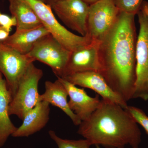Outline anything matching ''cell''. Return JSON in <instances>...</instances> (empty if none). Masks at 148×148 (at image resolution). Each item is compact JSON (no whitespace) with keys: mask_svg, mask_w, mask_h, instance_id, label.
<instances>
[{"mask_svg":"<svg viewBox=\"0 0 148 148\" xmlns=\"http://www.w3.org/2000/svg\"><path fill=\"white\" fill-rule=\"evenodd\" d=\"M135 16L119 11L114 24L99 41L98 47L100 74L127 102L133 99L136 81Z\"/></svg>","mask_w":148,"mask_h":148,"instance_id":"6da1fadb","label":"cell"},{"mask_svg":"<svg viewBox=\"0 0 148 148\" xmlns=\"http://www.w3.org/2000/svg\"><path fill=\"white\" fill-rule=\"evenodd\" d=\"M63 78L75 85L94 90L102 99L116 103L125 109L128 106L127 102L111 88L102 75L98 72L76 73Z\"/></svg>","mask_w":148,"mask_h":148,"instance_id":"8fae6325","label":"cell"},{"mask_svg":"<svg viewBox=\"0 0 148 148\" xmlns=\"http://www.w3.org/2000/svg\"><path fill=\"white\" fill-rule=\"evenodd\" d=\"M9 10L16 21V30L33 29L42 25L33 9L22 0H9Z\"/></svg>","mask_w":148,"mask_h":148,"instance_id":"e0dca14e","label":"cell"},{"mask_svg":"<svg viewBox=\"0 0 148 148\" xmlns=\"http://www.w3.org/2000/svg\"><path fill=\"white\" fill-rule=\"evenodd\" d=\"M140 31L136 46V81L134 98L148 100V16L140 10L138 14Z\"/></svg>","mask_w":148,"mask_h":148,"instance_id":"8992f818","label":"cell"},{"mask_svg":"<svg viewBox=\"0 0 148 148\" xmlns=\"http://www.w3.org/2000/svg\"><path fill=\"white\" fill-rule=\"evenodd\" d=\"M51 7L67 27L82 36L87 35L88 4L83 0H61Z\"/></svg>","mask_w":148,"mask_h":148,"instance_id":"9c48e42d","label":"cell"},{"mask_svg":"<svg viewBox=\"0 0 148 148\" xmlns=\"http://www.w3.org/2000/svg\"><path fill=\"white\" fill-rule=\"evenodd\" d=\"M16 21L15 17L9 16L7 14H0V27L10 32L12 27H16Z\"/></svg>","mask_w":148,"mask_h":148,"instance_id":"44dd1931","label":"cell"},{"mask_svg":"<svg viewBox=\"0 0 148 148\" xmlns=\"http://www.w3.org/2000/svg\"><path fill=\"white\" fill-rule=\"evenodd\" d=\"M119 11L136 15L141 10L145 0H113Z\"/></svg>","mask_w":148,"mask_h":148,"instance_id":"d6986e66","label":"cell"},{"mask_svg":"<svg viewBox=\"0 0 148 148\" xmlns=\"http://www.w3.org/2000/svg\"><path fill=\"white\" fill-rule=\"evenodd\" d=\"M43 75L42 70L34 63L29 66L12 98L9 108L10 115H14L22 120L26 114L40 102L38 84Z\"/></svg>","mask_w":148,"mask_h":148,"instance_id":"3957f363","label":"cell"},{"mask_svg":"<svg viewBox=\"0 0 148 148\" xmlns=\"http://www.w3.org/2000/svg\"><path fill=\"white\" fill-rule=\"evenodd\" d=\"M34 61L29 56L21 54L0 41V73L4 77L12 98L21 78Z\"/></svg>","mask_w":148,"mask_h":148,"instance_id":"ba28073f","label":"cell"},{"mask_svg":"<svg viewBox=\"0 0 148 148\" xmlns=\"http://www.w3.org/2000/svg\"><path fill=\"white\" fill-rule=\"evenodd\" d=\"M49 34L41 25L33 29H16L13 34L2 42L21 54L27 55L37 42Z\"/></svg>","mask_w":148,"mask_h":148,"instance_id":"9a60e30c","label":"cell"},{"mask_svg":"<svg viewBox=\"0 0 148 148\" xmlns=\"http://www.w3.org/2000/svg\"><path fill=\"white\" fill-rule=\"evenodd\" d=\"M85 2L89 5L93 3L96 2L98 1L99 0H83Z\"/></svg>","mask_w":148,"mask_h":148,"instance_id":"d4e9b609","label":"cell"},{"mask_svg":"<svg viewBox=\"0 0 148 148\" xmlns=\"http://www.w3.org/2000/svg\"><path fill=\"white\" fill-rule=\"evenodd\" d=\"M40 1H41L45 3V0H40Z\"/></svg>","mask_w":148,"mask_h":148,"instance_id":"4316f807","label":"cell"},{"mask_svg":"<svg viewBox=\"0 0 148 148\" xmlns=\"http://www.w3.org/2000/svg\"><path fill=\"white\" fill-rule=\"evenodd\" d=\"M10 32H8L5 29L0 27V41L5 40L9 36Z\"/></svg>","mask_w":148,"mask_h":148,"instance_id":"7402d4cb","label":"cell"},{"mask_svg":"<svg viewBox=\"0 0 148 148\" xmlns=\"http://www.w3.org/2000/svg\"><path fill=\"white\" fill-rule=\"evenodd\" d=\"M95 146V148H101V147H100V145H96ZM121 148V147H119V148Z\"/></svg>","mask_w":148,"mask_h":148,"instance_id":"484cf974","label":"cell"},{"mask_svg":"<svg viewBox=\"0 0 148 148\" xmlns=\"http://www.w3.org/2000/svg\"><path fill=\"white\" fill-rule=\"evenodd\" d=\"M119 12L113 0H99L89 5L86 36L100 41L114 24Z\"/></svg>","mask_w":148,"mask_h":148,"instance_id":"52a82bcc","label":"cell"},{"mask_svg":"<svg viewBox=\"0 0 148 148\" xmlns=\"http://www.w3.org/2000/svg\"><path fill=\"white\" fill-rule=\"evenodd\" d=\"M49 135L54 141L58 148H90L92 145L86 139L79 140H70L62 139L58 137L53 130L49 131Z\"/></svg>","mask_w":148,"mask_h":148,"instance_id":"ac0fdd59","label":"cell"},{"mask_svg":"<svg viewBox=\"0 0 148 148\" xmlns=\"http://www.w3.org/2000/svg\"><path fill=\"white\" fill-rule=\"evenodd\" d=\"M77 133L91 145L108 148H138L141 133L138 123L126 109L102 99L100 106L79 125Z\"/></svg>","mask_w":148,"mask_h":148,"instance_id":"7a4b0ae2","label":"cell"},{"mask_svg":"<svg viewBox=\"0 0 148 148\" xmlns=\"http://www.w3.org/2000/svg\"><path fill=\"white\" fill-rule=\"evenodd\" d=\"M141 10L144 11L145 13L147 14V16H148V2L145 1L143 3L142 5Z\"/></svg>","mask_w":148,"mask_h":148,"instance_id":"603a6c76","label":"cell"},{"mask_svg":"<svg viewBox=\"0 0 148 148\" xmlns=\"http://www.w3.org/2000/svg\"><path fill=\"white\" fill-rule=\"evenodd\" d=\"M11 99L6 82L0 73V148L4 146L17 128L10 118L9 108Z\"/></svg>","mask_w":148,"mask_h":148,"instance_id":"2e32d148","label":"cell"},{"mask_svg":"<svg viewBox=\"0 0 148 148\" xmlns=\"http://www.w3.org/2000/svg\"><path fill=\"white\" fill-rule=\"evenodd\" d=\"M45 86V91L40 94V101H45L59 108L70 118L75 125L79 126L82 121L69 108L68 91L61 82L58 79L53 82L47 81Z\"/></svg>","mask_w":148,"mask_h":148,"instance_id":"5bb4252c","label":"cell"},{"mask_svg":"<svg viewBox=\"0 0 148 148\" xmlns=\"http://www.w3.org/2000/svg\"><path fill=\"white\" fill-rule=\"evenodd\" d=\"M99 42L92 40L72 51L63 76L76 73L92 71L101 73V67L98 53Z\"/></svg>","mask_w":148,"mask_h":148,"instance_id":"30bf717a","label":"cell"},{"mask_svg":"<svg viewBox=\"0 0 148 148\" xmlns=\"http://www.w3.org/2000/svg\"><path fill=\"white\" fill-rule=\"evenodd\" d=\"M50 112V104L45 101H40L26 114L22 120V124L12 136L28 137L39 132L48 122Z\"/></svg>","mask_w":148,"mask_h":148,"instance_id":"4fadbf2b","label":"cell"},{"mask_svg":"<svg viewBox=\"0 0 148 148\" xmlns=\"http://www.w3.org/2000/svg\"><path fill=\"white\" fill-rule=\"evenodd\" d=\"M71 52L49 34L37 42L27 55L49 66L57 77H62Z\"/></svg>","mask_w":148,"mask_h":148,"instance_id":"5b68a950","label":"cell"},{"mask_svg":"<svg viewBox=\"0 0 148 148\" xmlns=\"http://www.w3.org/2000/svg\"><path fill=\"white\" fill-rule=\"evenodd\" d=\"M61 0H45V3L49 5H52L54 3L57 2Z\"/></svg>","mask_w":148,"mask_h":148,"instance_id":"cb8c5ba5","label":"cell"},{"mask_svg":"<svg viewBox=\"0 0 148 148\" xmlns=\"http://www.w3.org/2000/svg\"><path fill=\"white\" fill-rule=\"evenodd\" d=\"M57 78L68 91L70 109L82 121L89 118L100 106L99 95L97 94L95 97H90L83 88H79L62 78Z\"/></svg>","mask_w":148,"mask_h":148,"instance_id":"7c38bea8","label":"cell"},{"mask_svg":"<svg viewBox=\"0 0 148 148\" xmlns=\"http://www.w3.org/2000/svg\"><path fill=\"white\" fill-rule=\"evenodd\" d=\"M1 12H0V14H1Z\"/></svg>","mask_w":148,"mask_h":148,"instance_id":"83f0119b","label":"cell"},{"mask_svg":"<svg viewBox=\"0 0 148 148\" xmlns=\"http://www.w3.org/2000/svg\"><path fill=\"white\" fill-rule=\"evenodd\" d=\"M34 11L43 26L49 33L71 51H74L91 41L87 36L75 35L62 26L53 14L51 6L40 0H22Z\"/></svg>","mask_w":148,"mask_h":148,"instance_id":"277c9868","label":"cell"},{"mask_svg":"<svg viewBox=\"0 0 148 148\" xmlns=\"http://www.w3.org/2000/svg\"><path fill=\"white\" fill-rule=\"evenodd\" d=\"M126 109L148 135V116L141 109L134 106H128Z\"/></svg>","mask_w":148,"mask_h":148,"instance_id":"ffe728a7","label":"cell"}]
</instances>
